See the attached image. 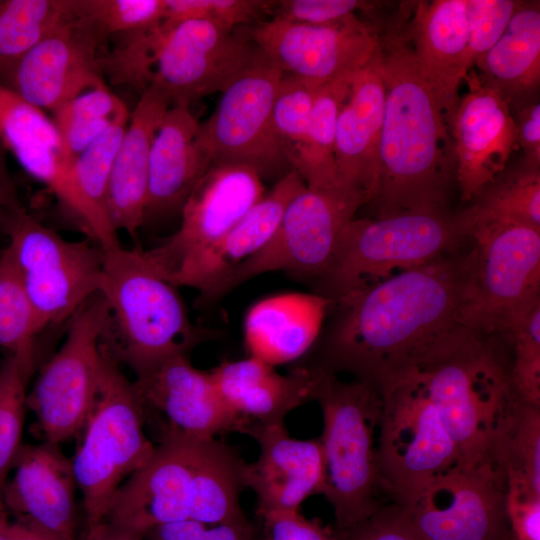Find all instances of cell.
I'll return each instance as SVG.
<instances>
[{
    "instance_id": "cell-55",
    "label": "cell",
    "mask_w": 540,
    "mask_h": 540,
    "mask_svg": "<svg viewBox=\"0 0 540 540\" xmlns=\"http://www.w3.org/2000/svg\"><path fill=\"white\" fill-rule=\"evenodd\" d=\"M6 152L0 141V211L24 208L7 166Z\"/></svg>"
},
{
    "instance_id": "cell-27",
    "label": "cell",
    "mask_w": 540,
    "mask_h": 540,
    "mask_svg": "<svg viewBox=\"0 0 540 540\" xmlns=\"http://www.w3.org/2000/svg\"><path fill=\"white\" fill-rule=\"evenodd\" d=\"M226 404L250 423H284L294 409L314 400L320 376L315 365H299L280 374L254 357L224 361L211 371Z\"/></svg>"
},
{
    "instance_id": "cell-10",
    "label": "cell",
    "mask_w": 540,
    "mask_h": 540,
    "mask_svg": "<svg viewBox=\"0 0 540 540\" xmlns=\"http://www.w3.org/2000/svg\"><path fill=\"white\" fill-rule=\"evenodd\" d=\"M467 282L460 322L505 337L514 317L540 298V228L520 223L479 224L467 232Z\"/></svg>"
},
{
    "instance_id": "cell-25",
    "label": "cell",
    "mask_w": 540,
    "mask_h": 540,
    "mask_svg": "<svg viewBox=\"0 0 540 540\" xmlns=\"http://www.w3.org/2000/svg\"><path fill=\"white\" fill-rule=\"evenodd\" d=\"M412 12L406 29L413 53L449 124L466 75L467 0L418 1Z\"/></svg>"
},
{
    "instance_id": "cell-8",
    "label": "cell",
    "mask_w": 540,
    "mask_h": 540,
    "mask_svg": "<svg viewBox=\"0 0 540 540\" xmlns=\"http://www.w3.org/2000/svg\"><path fill=\"white\" fill-rule=\"evenodd\" d=\"M378 389L381 489L393 503L409 509L436 477L457 463L456 448L413 369L397 373Z\"/></svg>"
},
{
    "instance_id": "cell-26",
    "label": "cell",
    "mask_w": 540,
    "mask_h": 540,
    "mask_svg": "<svg viewBox=\"0 0 540 540\" xmlns=\"http://www.w3.org/2000/svg\"><path fill=\"white\" fill-rule=\"evenodd\" d=\"M170 106L169 96L150 85L129 116L107 190V214L116 233L122 230L134 237L145 221L151 147Z\"/></svg>"
},
{
    "instance_id": "cell-20",
    "label": "cell",
    "mask_w": 540,
    "mask_h": 540,
    "mask_svg": "<svg viewBox=\"0 0 540 540\" xmlns=\"http://www.w3.org/2000/svg\"><path fill=\"white\" fill-rule=\"evenodd\" d=\"M144 409L161 413L166 431L188 439L245 433L250 423L223 400L209 371L197 369L187 354H177L132 382Z\"/></svg>"
},
{
    "instance_id": "cell-42",
    "label": "cell",
    "mask_w": 540,
    "mask_h": 540,
    "mask_svg": "<svg viewBox=\"0 0 540 540\" xmlns=\"http://www.w3.org/2000/svg\"><path fill=\"white\" fill-rule=\"evenodd\" d=\"M163 32L162 19L149 27L117 35L113 49L103 52L99 58L103 76L115 85L130 86L142 94L152 82L155 55Z\"/></svg>"
},
{
    "instance_id": "cell-18",
    "label": "cell",
    "mask_w": 540,
    "mask_h": 540,
    "mask_svg": "<svg viewBox=\"0 0 540 540\" xmlns=\"http://www.w3.org/2000/svg\"><path fill=\"white\" fill-rule=\"evenodd\" d=\"M104 44L86 25L63 23L0 74V84L29 104L54 112L106 85L99 65Z\"/></svg>"
},
{
    "instance_id": "cell-5",
    "label": "cell",
    "mask_w": 540,
    "mask_h": 540,
    "mask_svg": "<svg viewBox=\"0 0 540 540\" xmlns=\"http://www.w3.org/2000/svg\"><path fill=\"white\" fill-rule=\"evenodd\" d=\"M318 367L314 400L323 416L319 438L324 464L321 495L333 509L335 529L343 531L382 506L377 500L381 485L375 441L382 399L373 384L358 379L344 382Z\"/></svg>"
},
{
    "instance_id": "cell-49",
    "label": "cell",
    "mask_w": 540,
    "mask_h": 540,
    "mask_svg": "<svg viewBox=\"0 0 540 540\" xmlns=\"http://www.w3.org/2000/svg\"><path fill=\"white\" fill-rule=\"evenodd\" d=\"M338 533L341 540H426L407 511L395 503L381 506L364 521Z\"/></svg>"
},
{
    "instance_id": "cell-1",
    "label": "cell",
    "mask_w": 540,
    "mask_h": 540,
    "mask_svg": "<svg viewBox=\"0 0 540 540\" xmlns=\"http://www.w3.org/2000/svg\"><path fill=\"white\" fill-rule=\"evenodd\" d=\"M467 271V255H444L335 302L338 315L317 366L379 388L463 326Z\"/></svg>"
},
{
    "instance_id": "cell-29",
    "label": "cell",
    "mask_w": 540,
    "mask_h": 540,
    "mask_svg": "<svg viewBox=\"0 0 540 540\" xmlns=\"http://www.w3.org/2000/svg\"><path fill=\"white\" fill-rule=\"evenodd\" d=\"M306 184L291 170L263 195L214 245L176 273L170 282L206 293L237 265L258 252L275 233L289 202Z\"/></svg>"
},
{
    "instance_id": "cell-35",
    "label": "cell",
    "mask_w": 540,
    "mask_h": 540,
    "mask_svg": "<svg viewBox=\"0 0 540 540\" xmlns=\"http://www.w3.org/2000/svg\"><path fill=\"white\" fill-rule=\"evenodd\" d=\"M472 200V205L456 215L464 238L479 224L520 223L540 228V169L522 162L504 170Z\"/></svg>"
},
{
    "instance_id": "cell-17",
    "label": "cell",
    "mask_w": 540,
    "mask_h": 540,
    "mask_svg": "<svg viewBox=\"0 0 540 540\" xmlns=\"http://www.w3.org/2000/svg\"><path fill=\"white\" fill-rule=\"evenodd\" d=\"M263 180L252 168L213 164L198 180L181 208L180 227L146 253L170 279L220 240L265 194Z\"/></svg>"
},
{
    "instance_id": "cell-22",
    "label": "cell",
    "mask_w": 540,
    "mask_h": 540,
    "mask_svg": "<svg viewBox=\"0 0 540 540\" xmlns=\"http://www.w3.org/2000/svg\"><path fill=\"white\" fill-rule=\"evenodd\" d=\"M246 435L259 446V456L247 463L246 482L257 497L256 513L298 511L310 496L322 494L324 464L319 439L289 435L284 423H249Z\"/></svg>"
},
{
    "instance_id": "cell-40",
    "label": "cell",
    "mask_w": 540,
    "mask_h": 540,
    "mask_svg": "<svg viewBox=\"0 0 540 540\" xmlns=\"http://www.w3.org/2000/svg\"><path fill=\"white\" fill-rule=\"evenodd\" d=\"M35 362L12 354L0 362V502L8 474L23 445V426L28 410L26 388Z\"/></svg>"
},
{
    "instance_id": "cell-23",
    "label": "cell",
    "mask_w": 540,
    "mask_h": 540,
    "mask_svg": "<svg viewBox=\"0 0 540 540\" xmlns=\"http://www.w3.org/2000/svg\"><path fill=\"white\" fill-rule=\"evenodd\" d=\"M13 468L2 496L7 512L60 540H76L77 485L72 462L58 445H22Z\"/></svg>"
},
{
    "instance_id": "cell-3",
    "label": "cell",
    "mask_w": 540,
    "mask_h": 540,
    "mask_svg": "<svg viewBox=\"0 0 540 540\" xmlns=\"http://www.w3.org/2000/svg\"><path fill=\"white\" fill-rule=\"evenodd\" d=\"M504 340L460 326L409 367L455 445L457 464H494V448L519 398Z\"/></svg>"
},
{
    "instance_id": "cell-28",
    "label": "cell",
    "mask_w": 540,
    "mask_h": 540,
    "mask_svg": "<svg viewBox=\"0 0 540 540\" xmlns=\"http://www.w3.org/2000/svg\"><path fill=\"white\" fill-rule=\"evenodd\" d=\"M199 132L200 123L190 106L176 104L168 108L151 147L144 222L181 211L210 167Z\"/></svg>"
},
{
    "instance_id": "cell-24",
    "label": "cell",
    "mask_w": 540,
    "mask_h": 540,
    "mask_svg": "<svg viewBox=\"0 0 540 540\" xmlns=\"http://www.w3.org/2000/svg\"><path fill=\"white\" fill-rule=\"evenodd\" d=\"M384 99L377 53L353 74L335 134L339 186L362 195L366 204L374 199L378 187Z\"/></svg>"
},
{
    "instance_id": "cell-45",
    "label": "cell",
    "mask_w": 540,
    "mask_h": 540,
    "mask_svg": "<svg viewBox=\"0 0 540 540\" xmlns=\"http://www.w3.org/2000/svg\"><path fill=\"white\" fill-rule=\"evenodd\" d=\"M504 338L512 348L510 374L516 395L540 406V298L514 317Z\"/></svg>"
},
{
    "instance_id": "cell-21",
    "label": "cell",
    "mask_w": 540,
    "mask_h": 540,
    "mask_svg": "<svg viewBox=\"0 0 540 540\" xmlns=\"http://www.w3.org/2000/svg\"><path fill=\"white\" fill-rule=\"evenodd\" d=\"M191 440L166 431L149 461L131 474L111 502L106 521L143 536L189 519Z\"/></svg>"
},
{
    "instance_id": "cell-36",
    "label": "cell",
    "mask_w": 540,
    "mask_h": 540,
    "mask_svg": "<svg viewBox=\"0 0 540 540\" xmlns=\"http://www.w3.org/2000/svg\"><path fill=\"white\" fill-rule=\"evenodd\" d=\"M352 76L338 78L315 91L307 145L293 169L308 188L339 187L335 163L336 123L349 94Z\"/></svg>"
},
{
    "instance_id": "cell-43",
    "label": "cell",
    "mask_w": 540,
    "mask_h": 540,
    "mask_svg": "<svg viewBox=\"0 0 540 540\" xmlns=\"http://www.w3.org/2000/svg\"><path fill=\"white\" fill-rule=\"evenodd\" d=\"M317 88L297 77L282 75L272 120L277 139L292 169L301 160L307 145Z\"/></svg>"
},
{
    "instance_id": "cell-2",
    "label": "cell",
    "mask_w": 540,
    "mask_h": 540,
    "mask_svg": "<svg viewBox=\"0 0 540 540\" xmlns=\"http://www.w3.org/2000/svg\"><path fill=\"white\" fill-rule=\"evenodd\" d=\"M384 111L376 217L444 208L455 163L445 115L416 62L406 22L380 31Z\"/></svg>"
},
{
    "instance_id": "cell-54",
    "label": "cell",
    "mask_w": 540,
    "mask_h": 540,
    "mask_svg": "<svg viewBox=\"0 0 540 540\" xmlns=\"http://www.w3.org/2000/svg\"><path fill=\"white\" fill-rule=\"evenodd\" d=\"M0 540H60L35 524L15 518L10 521L7 510L0 512Z\"/></svg>"
},
{
    "instance_id": "cell-15",
    "label": "cell",
    "mask_w": 540,
    "mask_h": 540,
    "mask_svg": "<svg viewBox=\"0 0 540 540\" xmlns=\"http://www.w3.org/2000/svg\"><path fill=\"white\" fill-rule=\"evenodd\" d=\"M244 35L283 74L314 87L356 73L380 49L379 25L356 14L324 25L271 18L258 21Z\"/></svg>"
},
{
    "instance_id": "cell-9",
    "label": "cell",
    "mask_w": 540,
    "mask_h": 540,
    "mask_svg": "<svg viewBox=\"0 0 540 540\" xmlns=\"http://www.w3.org/2000/svg\"><path fill=\"white\" fill-rule=\"evenodd\" d=\"M0 227L41 330L99 293L103 251L92 240H66L25 208L0 211Z\"/></svg>"
},
{
    "instance_id": "cell-38",
    "label": "cell",
    "mask_w": 540,
    "mask_h": 540,
    "mask_svg": "<svg viewBox=\"0 0 540 540\" xmlns=\"http://www.w3.org/2000/svg\"><path fill=\"white\" fill-rule=\"evenodd\" d=\"M506 482L540 495V406L518 399L492 454Z\"/></svg>"
},
{
    "instance_id": "cell-16",
    "label": "cell",
    "mask_w": 540,
    "mask_h": 540,
    "mask_svg": "<svg viewBox=\"0 0 540 540\" xmlns=\"http://www.w3.org/2000/svg\"><path fill=\"white\" fill-rule=\"evenodd\" d=\"M506 477L494 464H454L405 509L426 540H501L510 532Z\"/></svg>"
},
{
    "instance_id": "cell-57",
    "label": "cell",
    "mask_w": 540,
    "mask_h": 540,
    "mask_svg": "<svg viewBox=\"0 0 540 540\" xmlns=\"http://www.w3.org/2000/svg\"><path fill=\"white\" fill-rule=\"evenodd\" d=\"M501 540H515V539L510 531Z\"/></svg>"
},
{
    "instance_id": "cell-47",
    "label": "cell",
    "mask_w": 540,
    "mask_h": 540,
    "mask_svg": "<svg viewBox=\"0 0 540 540\" xmlns=\"http://www.w3.org/2000/svg\"><path fill=\"white\" fill-rule=\"evenodd\" d=\"M267 3L261 0H164L163 19L169 23L205 19L236 28L266 14Z\"/></svg>"
},
{
    "instance_id": "cell-56",
    "label": "cell",
    "mask_w": 540,
    "mask_h": 540,
    "mask_svg": "<svg viewBox=\"0 0 540 540\" xmlns=\"http://www.w3.org/2000/svg\"><path fill=\"white\" fill-rule=\"evenodd\" d=\"M85 540H143V538L108 521H103L87 527Z\"/></svg>"
},
{
    "instance_id": "cell-39",
    "label": "cell",
    "mask_w": 540,
    "mask_h": 540,
    "mask_svg": "<svg viewBox=\"0 0 540 540\" xmlns=\"http://www.w3.org/2000/svg\"><path fill=\"white\" fill-rule=\"evenodd\" d=\"M130 115L125 103L107 85L69 100L53 112L54 121L69 153L75 158L114 123Z\"/></svg>"
},
{
    "instance_id": "cell-32",
    "label": "cell",
    "mask_w": 540,
    "mask_h": 540,
    "mask_svg": "<svg viewBox=\"0 0 540 540\" xmlns=\"http://www.w3.org/2000/svg\"><path fill=\"white\" fill-rule=\"evenodd\" d=\"M190 440L189 519L208 525L247 520L240 505L247 463L217 438Z\"/></svg>"
},
{
    "instance_id": "cell-12",
    "label": "cell",
    "mask_w": 540,
    "mask_h": 540,
    "mask_svg": "<svg viewBox=\"0 0 540 540\" xmlns=\"http://www.w3.org/2000/svg\"><path fill=\"white\" fill-rule=\"evenodd\" d=\"M108 316L100 293L87 300L69 319L62 346L27 392V408L45 442L59 445L83 429L100 383Z\"/></svg>"
},
{
    "instance_id": "cell-37",
    "label": "cell",
    "mask_w": 540,
    "mask_h": 540,
    "mask_svg": "<svg viewBox=\"0 0 540 540\" xmlns=\"http://www.w3.org/2000/svg\"><path fill=\"white\" fill-rule=\"evenodd\" d=\"M73 18V0H0V74Z\"/></svg>"
},
{
    "instance_id": "cell-44",
    "label": "cell",
    "mask_w": 540,
    "mask_h": 540,
    "mask_svg": "<svg viewBox=\"0 0 540 540\" xmlns=\"http://www.w3.org/2000/svg\"><path fill=\"white\" fill-rule=\"evenodd\" d=\"M73 17L99 40L149 27L164 17V0H73Z\"/></svg>"
},
{
    "instance_id": "cell-31",
    "label": "cell",
    "mask_w": 540,
    "mask_h": 540,
    "mask_svg": "<svg viewBox=\"0 0 540 540\" xmlns=\"http://www.w3.org/2000/svg\"><path fill=\"white\" fill-rule=\"evenodd\" d=\"M331 306L318 293L289 292L258 301L244 321L249 357L273 367L300 359L316 342Z\"/></svg>"
},
{
    "instance_id": "cell-14",
    "label": "cell",
    "mask_w": 540,
    "mask_h": 540,
    "mask_svg": "<svg viewBox=\"0 0 540 540\" xmlns=\"http://www.w3.org/2000/svg\"><path fill=\"white\" fill-rule=\"evenodd\" d=\"M158 45L153 79L171 105L190 104L224 92L252 63L259 48L219 22L191 19L169 23Z\"/></svg>"
},
{
    "instance_id": "cell-33",
    "label": "cell",
    "mask_w": 540,
    "mask_h": 540,
    "mask_svg": "<svg viewBox=\"0 0 540 540\" xmlns=\"http://www.w3.org/2000/svg\"><path fill=\"white\" fill-rule=\"evenodd\" d=\"M474 66L509 107L535 98L540 84L539 1H519L500 39Z\"/></svg>"
},
{
    "instance_id": "cell-46",
    "label": "cell",
    "mask_w": 540,
    "mask_h": 540,
    "mask_svg": "<svg viewBox=\"0 0 540 540\" xmlns=\"http://www.w3.org/2000/svg\"><path fill=\"white\" fill-rule=\"evenodd\" d=\"M518 3L514 0H467L466 74L500 39Z\"/></svg>"
},
{
    "instance_id": "cell-7",
    "label": "cell",
    "mask_w": 540,
    "mask_h": 540,
    "mask_svg": "<svg viewBox=\"0 0 540 540\" xmlns=\"http://www.w3.org/2000/svg\"><path fill=\"white\" fill-rule=\"evenodd\" d=\"M82 430L71 462L88 527L106 521L119 487L156 449L146 435L145 409L132 382L104 354L98 391Z\"/></svg>"
},
{
    "instance_id": "cell-41",
    "label": "cell",
    "mask_w": 540,
    "mask_h": 540,
    "mask_svg": "<svg viewBox=\"0 0 540 540\" xmlns=\"http://www.w3.org/2000/svg\"><path fill=\"white\" fill-rule=\"evenodd\" d=\"M37 317L6 247L0 254V348L36 361Z\"/></svg>"
},
{
    "instance_id": "cell-58",
    "label": "cell",
    "mask_w": 540,
    "mask_h": 540,
    "mask_svg": "<svg viewBox=\"0 0 540 540\" xmlns=\"http://www.w3.org/2000/svg\"><path fill=\"white\" fill-rule=\"evenodd\" d=\"M5 509H6V508L4 507L3 503L0 502V512L3 511V510H5Z\"/></svg>"
},
{
    "instance_id": "cell-11",
    "label": "cell",
    "mask_w": 540,
    "mask_h": 540,
    "mask_svg": "<svg viewBox=\"0 0 540 540\" xmlns=\"http://www.w3.org/2000/svg\"><path fill=\"white\" fill-rule=\"evenodd\" d=\"M365 204L363 196L340 186H306L289 202L270 240L200 295L201 300L215 301L244 282L274 271L318 282L333 259L345 225Z\"/></svg>"
},
{
    "instance_id": "cell-48",
    "label": "cell",
    "mask_w": 540,
    "mask_h": 540,
    "mask_svg": "<svg viewBox=\"0 0 540 540\" xmlns=\"http://www.w3.org/2000/svg\"><path fill=\"white\" fill-rule=\"evenodd\" d=\"M375 8V2L360 0H279L268 1L267 14L291 22L324 25L342 21L358 10L373 20Z\"/></svg>"
},
{
    "instance_id": "cell-52",
    "label": "cell",
    "mask_w": 540,
    "mask_h": 540,
    "mask_svg": "<svg viewBox=\"0 0 540 540\" xmlns=\"http://www.w3.org/2000/svg\"><path fill=\"white\" fill-rule=\"evenodd\" d=\"M506 484V516L514 539L540 540V495Z\"/></svg>"
},
{
    "instance_id": "cell-51",
    "label": "cell",
    "mask_w": 540,
    "mask_h": 540,
    "mask_svg": "<svg viewBox=\"0 0 540 540\" xmlns=\"http://www.w3.org/2000/svg\"><path fill=\"white\" fill-rule=\"evenodd\" d=\"M263 540H341L338 531L299 511L271 512L259 516Z\"/></svg>"
},
{
    "instance_id": "cell-53",
    "label": "cell",
    "mask_w": 540,
    "mask_h": 540,
    "mask_svg": "<svg viewBox=\"0 0 540 540\" xmlns=\"http://www.w3.org/2000/svg\"><path fill=\"white\" fill-rule=\"evenodd\" d=\"M517 133V145L524 154L522 162L540 169V103L538 97L510 107Z\"/></svg>"
},
{
    "instance_id": "cell-30",
    "label": "cell",
    "mask_w": 540,
    "mask_h": 540,
    "mask_svg": "<svg viewBox=\"0 0 540 540\" xmlns=\"http://www.w3.org/2000/svg\"><path fill=\"white\" fill-rule=\"evenodd\" d=\"M0 141L30 176L54 193L69 214L73 156L52 118L1 84Z\"/></svg>"
},
{
    "instance_id": "cell-19",
    "label": "cell",
    "mask_w": 540,
    "mask_h": 540,
    "mask_svg": "<svg viewBox=\"0 0 540 540\" xmlns=\"http://www.w3.org/2000/svg\"><path fill=\"white\" fill-rule=\"evenodd\" d=\"M463 80L468 91L459 98L448 127L455 179L467 202L506 169L518 145L510 107L500 93L473 68Z\"/></svg>"
},
{
    "instance_id": "cell-6",
    "label": "cell",
    "mask_w": 540,
    "mask_h": 540,
    "mask_svg": "<svg viewBox=\"0 0 540 540\" xmlns=\"http://www.w3.org/2000/svg\"><path fill=\"white\" fill-rule=\"evenodd\" d=\"M464 238L445 208H422L349 221L333 259L318 281L333 304L399 272L434 261Z\"/></svg>"
},
{
    "instance_id": "cell-34",
    "label": "cell",
    "mask_w": 540,
    "mask_h": 540,
    "mask_svg": "<svg viewBox=\"0 0 540 540\" xmlns=\"http://www.w3.org/2000/svg\"><path fill=\"white\" fill-rule=\"evenodd\" d=\"M129 116L114 123L102 136L77 155L71 165L72 206L69 215L102 251L120 246L107 214L111 168Z\"/></svg>"
},
{
    "instance_id": "cell-50",
    "label": "cell",
    "mask_w": 540,
    "mask_h": 540,
    "mask_svg": "<svg viewBox=\"0 0 540 540\" xmlns=\"http://www.w3.org/2000/svg\"><path fill=\"white\" fill-rule=\"evenodd\" d=\"M143 540H257V530L248 519L216 525L184 519L153 528Z\"/></svg>"
},
{
    "instance_id": "cell-4",
    "label": "cell",
    "mask_w": 540,
    "mask_h": 540,
    "mask_svg": "<svg viewBox=\"0 0 540 540\" xmlns=\"http://www.w3.org/2000/svg\"><path fill=\"white\" fill-rule=\"evenodd\" d=\"M99 293L109 311L102 353L136 377L213 337L190 321L177 287L156 269L146 250L120 245L103 251Z\"/></svg>"
},
{
    "instance_id": "cell-13",
    "label": "cell",
    "mask_w": 540,
    "mask_h": 540,
    "mask_svg": "<svg viewBox=\"0 0 540 540\" xmlns=\"http://www.w3.org/2000/svg\"><path fill=\"white\" fill-rule=\"evenodd\" d=\"M283 73L259 49L249 67L224 91L199 141L210 164H239L262 180L293 170L273 127L272 111ZM210 165V166H211Z\"/></svg>"
}]
</instances>
